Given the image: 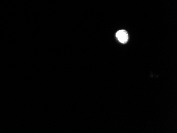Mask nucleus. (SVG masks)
<instances>
[{
	"instance_id": "nucleus-1",
	"label": "nucleus",
	"mask_w": 177,
	"mask_h": 133,
	"mask_svg": "<svg viewBox=\"0 0 177 133\" xmlns=\"http://www.w3.org/2000/svg\"><path fill=\"white\" fill-rule=\"evenodd\" d=\"M116 37L118 41L123 44H125L128 40V35L125 30H119L116 33Z\"/></svg>"
}]
</instances>
